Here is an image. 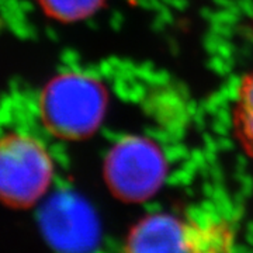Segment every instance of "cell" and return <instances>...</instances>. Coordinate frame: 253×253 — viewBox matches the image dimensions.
Here are the masks:
<instances>
[{"label":"cell","mask_w":253,"mask_h":253,"mask_svg":"<svg viewBox=\"0 0 253 253\" xmlns=\"http://www.w3.org/2000/svg\"><path fill=\"white\" fill-rule=\"evenodd\" d=\"M196 224L172 214H151L131 229L124 253H193Z\"/></svg>","instance_id":"obj_5"},{"label":"cell","mask_w":253,"mask_h":253,"mask_svg":"<svg viewBox=\"0 0 253 253\" xmlns=\"http://www.w3.org/2000/svg\"><path fill=\"white\" fill-rule=\"evenodd\" d=\"M193 253H234V231L225 221L196 224Z\"/></svg>","instance_id":"obj_7"},{"label":"cell","mask_w":253,"mask_h":253,"mask_svg":"<svg viewBox=\"0 0 253 253\" xmlns=\"http://www.w3.org/2000/svg\"><path fill=\"white\" fill-rule=\"evenodd\" d=\"M51 17L61 21H78L93 16L104 0H40Z\"/></svg>","instance_id":"obj_8"},{"label":"cell","mask_w":253,"mask_h":253,"mask_svg":"<svg viewBox=\"0 0 253 253\" xmlns=\"http://www.w3.org/2000/svg\"><path fill=\"white\" fill-rule=\"evenodd\" d=\"M109 94L89 73L68 71L54 76L41 90L37 113L52 135L66 141L91 135L104 120Z\"/></svg>","instance_id":"obj_1"},{"label":"cell","mask_w":253,"mask_h":253,"mask_svg":"<svg viewBox=\"0 0 253 253\" xmlns=\"http://www.w3.org/2000/svg\"><path fill=\"white\" fill-rule=\"evenodd\" d=\"M46 241L62 253H82L96 239L93 214L79 199L59 194L46 203L40 214Z\"/></svg>","instance_id":"obj_4"},{"label":"cell","mask_w":253,"mask_h":253,"mask_svg":"<svg viewBox=\"0 0 253 253\" xmlns=\"http://www.w3.org/2000/svg\"><path fill=\"white\" fill-rule=\"evenodd\" d=\"M106 181L117 199L142 201L161 187L165 161L152 142L131 138L118 142L106 159Z\"/></svg>","instance_id":"obj_3"},{"label":"cell","mask_w":253,"mask_h":253,"mask_svg":"<svg viewBox=\"0 0 253 253\" xmlns=\"http://www.w3.org/2000/svg\"><path fill=\"white\" fill-rule=\"evenodd\" d=\"M49 148L31 129L0 128V201L26 208L44 197L54 180Z\"/></svg>","instance_id":"obj_2"},{"label":"cell","mask_w":253,"mask_h":253,"mask_svg":"<svg viewBox=\"0 0 253 253\" xmlns=\"http://www.w3.org/2000/svg\"><path fill=\"white\" fill-rule=\"evenodd\" d=\"M232 128L242 149L253 158V71L245 75L236 89Z\"/></svg>","instance_id":"obj_6"}]
</instances>
